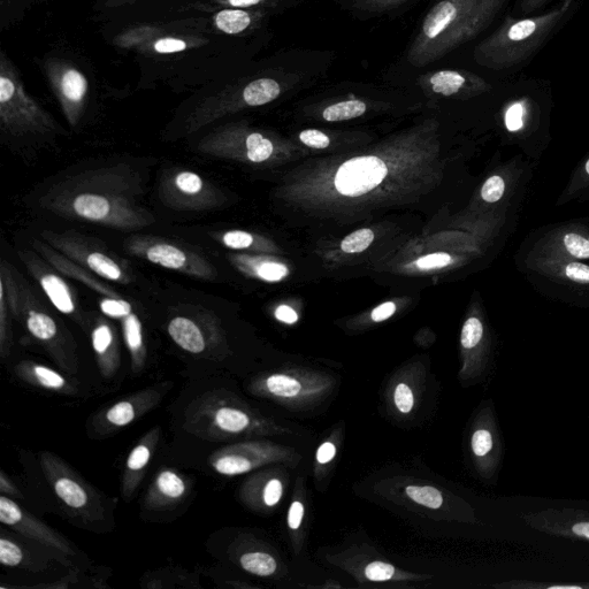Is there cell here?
<instances>
[{
	"mask_svg": "<svg viewBox=\"0 0 589 589\" xmlns=\"http://www.w3.org/2000/svg\"><path fill=\"white\" fill-rule=\"evenodd\" d=\"M142 181L132 168L109 166L83 172L56 183L40 204L68 219L136 231L155 224V217L139 203Z\"/></svg>",
	"mask_w": 589,
	"mask_h": 589,
	"instance_id": "6da1fadb",
	"label": "cell"
},
{
	"mask_svg": "<svg viewBox=\"0 0 589 589\" xmlns=\"http://www.w3.org/2000/svg\"><path fill=\"white\" fill-rule=\"evenodd\" d=\"M508 0H439L410 44L407 60L417 68L435 63L477 38L492 25Z\"/></svg>",
	"mask_w": 589,
	"mask_h": 589,
	"instance_id": "7a4b0ae2",
	"label": "cell"
},
{
	"mask_svg": "<svg viewBox=\"0 0 589 589\" xmlns=\"http://www.w3.org/2000/svg\"><path fill=\"white\" fill-rule=\"evenodd\" d=\"M577 0H563L553 10L527 18L504 19L473 51L476 63L492 71L512 70L529 61L575 12Z\"/></svg>",
	"mask_w": 589,
	"mask_h": 589,
	"instance_id": "3957f363",
	"label": "cell"
},
{
	"mask_svg": "<svg viewBox=\"0 0 589 589\" xmlns=\"http://www.w3.org/2000/svg\"><path fill=\"white\" fill-rule=\"evenodd\" d=\"M33 249L47 259L65 277L79 281L98 296V307L103 315L117 320L121 325L122 335H124L130 359H132L133 371L141 373L145 362H147V346H145L143 323L139 313L136 312L134 304L111 287L106 280L82 269L71 259L53 249L44 240H34Z\"/></svg>",
	"mask_w": 589,
	"mask_h": 589,
	"instance_id": "277c9868",
	"label": "cell"
},
{
	"mask_svg": "<svg viewBox=\"0 0 589 589\" xmlns=\"http://www.w3.org/2000/svg\"><path fill=\"white\" fill-rule=\"evenodd\" d=\"M0 290L9 298L15 319L21 321L27 332L40 342L59 364L70 365L73 342L67 331L43 297L35 292L27 280L3 260L0 264Z\"/></svg>",
	"mask_w": 589,
	"mask_h": 589,
	"instance_id": "5b68a950",
	"label": "cell"
},
{
	"mask_svg": "<svg viewBox=\"0 0 589 589\" xmlns=\"http://www.w3.org/2000/svg\"><path fill=\"white\" fill-rule=\"evenodd\" d=\"M185 428L206 440H227L235 436L264 434L270 430V424L231 396L211 392L190 404Z\"/></svg>",
	"mask_w": 589,
	"mask_h": 589,
	"instance_id": "8992f818",
	"label": "cell"
},
{
	"mask_svg": "<svg viewBox=\"0 0 589 589\" xmlns=\"http://www.w3.org/2000/svg\"><path fill=\"white\" fill-rule=\"evenodd\" d=\"M517 270L549 301L589 310V263L550 258H515Z\"/></svg>",
	"mask_w": 589,
	"mask_h": 589,
	"instance_id": "52a82bcc",
	"label": "cell"
},
{
	"mask_svg": "<svg viewBox=\"0 0 589 589\" xmlns=\"http://www.w3.org/2000/svg\"><path fill=\"white\" fill-rule=\"evenodd\" d=\"M515 258H550L589 263V221L543 226L522 243Z\"/></svg>",
	"mask_w": 589,
	"mask_h": 589,
	"instance_id": "ba28073f",
	"label": "cell"
},
{
	"mask_svg": "<svg viewBox=\"0 0 589 589\" xmlns=\"http://www.w3.org/2000/svg\"><path fill=\"white\" fill-rule=\"evenodd\" d=\"M41 237L61 255L99 278L120 285H129L133 282V273L124 260L110 254L101 244L87 237L73 232L52 231H43Z\"/></svg>",
	"mask_w": 589,
	"mask_h": 589,
	"instance_id": "9c48e42d",
	"label": "cell"
},
{
	"mask_svg": "<svg viewBox=\"0 0 589 589\" xmlns=\"http://www.w3.org/2000/svg\"><path fill=\"white\" fill-rule=\"evenodd\" d=\"M130 256L147 260L163 269L185 274L187 277L213 281L217 279V269L210 260L197 252L179 244L156 236L135 235L125 242Z\"/></svg>",
	"mask_w": 589,
	"mask_h": 589,
	"instance_id": "30bf717a",
	"label": "cell"
},
{
	"mask_svg": "<svg viewBox=\"0 0 589 589\" xmlns=\"http://www.w3.org/2000/svg\"><path fill=\"white\" fill-rule=\"evenodd\" d=\"M502 126L512 145L534 162L539 160L550 140L549 121L530 97L512 99L502 111Z\"/></svg>",
	"mask_w": 589,
	"mask_h": 589,
	"instance_id": "8fae6325",
	"label": "cell"
},
{
	"mask_svg": "<svg viewBox=\"0 0 589 589\" xmlns=\"http://www.w3.org/2000/svg\"><path fill=\"white\" fill-rule=\"evenodd\" d=\"M158 194L160 201L175 211H208L221 203V194L213 183L185 168L166 171L160 179Z\"/></svg>",
	"mask_w": 589,
	"mask_h": 589,
	"instance_id": "7c38bea8",
	"label": "cell"
},
{
	"mask_svg": "<svg viewBox=\"0 0 589 589\" xmlns=\"http://www.w3.org/2000/svg\"><path fill=\"white\" fill-rule=\"evenodd\" d=\"M41 464L53 492L68 508L93 520L101 517L99 499L86 481L55 455L43 453Z\"/></svg>",
	"mask_w": 589,
	"mask_h": 589,
	"instance_id": "4fadbf2b",
	"label": "cell"
},
{
	"mask_svg": "<svg viewBox=\"0 0 589 589\" xmlns=\"http://www.w3.org/2000/svg\"><path fill=\"white\" fill-rule=\"evenodd\" d=\"M18 256L52 307L73 318L81 326H87V318L80 311L78 297L70 283L65 280V275L36 250H20Z\"/></svg>",
	"mask_w": 589,
	"mask_h": 589,
	"instance_id": "5bb4252c",
	"label": "cell"
},
{
	"mask_svg": "<svg viewBox=\"0 0 589 589\" xmlns=\"http://www.w3.org/2000/svg\"><path fill=\"white\" fill-rule=\"evenodd\" d=\"M2 124L7 133L22 136L44 134L52 129L50 119L24 96L17 93L14 83L6 76L0 78Z\"/></svg>",
	"mask_w": 589,
	"mask_h": 589,
	"instance_id": "9a60e30c",
	"label": "cell"
},
{
	"mask_svg": "<svg viewBox=\"0 0 589 589\" xmlns=\"http://www.w3.org/2000/svg\"><path fill=\"white\" fill-rule=\"evenodd\" d=\"M283 451L266 442H241L226 446L210 457L214 472L221 476L235 477L246 474L260 466L280 462Z\"/></svg>",
	"mask_w": 589,
	"mask_h": 589,
	"instance_id": "2e32d148",
	"label": "cell"
},
{
	"mask_svg": "<svg viewBox=\"0 0 589 589\" xmlns=\"http://www.w3.org/2000/svg\"><path fill=\"white\" fill-rule=\"evenodd\" d=\"M167 333L178 347L193 355L205 354L219 339L217 321L201 310L193 315L174 316L167 325Z\"/></svg>",
	"mask_w": 589,
	"mask_h": 589,
	"instance_id": "e0dca14e",
	"label": "cell"
},
{
	"mask_svg": "<svg viewBox=\"0 0 589 589\" xmlns=\"http://www.w3.org/2000/svg\"><path fill=\"white\" fill-rule=\"evenodd\" d=\"M418 83L426 93L445 98H469L492 89L484 78L465 70L427 72L419 76Z\"/></svg>",
	"mask_w": 589,
	"mask_h": 589,
	"instance_id": "ac0fdd59",
	"label": "cell"
},
{
	"mask_svg": "<svg viewBox=\"0 0 589 589\" xmlns=\"http://www.w3.org/2000/svg\"><path fill=\"white\" fill-rule=\"evenodd\" d=\"M0 522L61 554L74 555L73 549L63 537L5 495L0 496Z\"/></svg>",
	"mask_w": 589,
	"mask_h": 589,
	"instance_id": "d6986e66",
	"label": "cell"
},
{
	"mask_svg": "<svg viewBox=\"0 0 589 589\" xmlns=\"http://www.w3.org/2000/svg\"><path fill=\"white\" fill-rule=\"evenodd\" d=\"M387 166L378 157L348 160L336 173V189L344 196L358 197L370 193L387 177Z\"/></svg>",
	"mask_w": 589,
	"mask_h": 589,
	"instance_id": "ffe728a7",
	"label": "cell"
},
{
	"mask_svg": "<svg viewBox=\"0 0 589 589\" xmlns=\"http://www.w3.org/2000/svg\"><path fill=\"white\" fill-rule=\"evenodd\" d=\"M106 316L97 313L87 318L91 346L95 351L99 371L105 378H113L120 366V342L117 328Z\"/></svg>",
	"mask_w": 589,
	"mask_h": 589,
	"instance_id": "44dd1931",
	"label": "cell"
},
{
	"mask_svg": "<svg viewBox=\"0 0 589 589\" xmlns=\"http://www.w3.org/2000/svg\"><path fill=\"white\" fill-rule=\"evenodd\" d=\"M326 387V382L319 384L318 380L309 384V379L294 376L290 373H274L266 377L257 385V390L264 395L283 401L307 399L310 395H317Z\"/></svg>",
	"mask_w": 589,
	"mask_h": 589,
	"instance_id": "7402d4cb",
	"label": "cell"
},
{
	"mask_svg": "<svg viewBox=\"0 0 589 589\" xmlns=\"http://www.w3.org/2000/svg\"><path fill=\"white\" fill-rule=\"evenodd\" d=\"M159 435V428H154L130 451L125 466L124 483H122V494L127 501L132 499L136 488L141 484L145 468L149 465L158 445Z\"/></svg>",
	"mask_w": 589,
	"mask_h": 589,
	"instance_id": "603a6c76",
	"label": "cell"
},
{
	"mask_svg": "<svg viewBox=\"0 0 589 589\" xmlns=\"http://www.w3.org/2000/svg\"><path fill=\"white\" fill-rule=\"evenodd\" d=\"M537 529L564 535V537L581 538L589 541V516L575 511H547L529 520Z\"/></svg>",
	"mask_w": 589,
	"mask_h": 589,
	"instance_id": "cb8c5ba5",
	"label": "cell"
},
{
	"mask_svg": "<svg viewBox=\"0 0 589 589\" xmlns=\"http://www.w3.org/2000/svg\"><path fill=\"white\" fill-rule=\"evenodd\" d=\"M160 394L156 390H143L133 396L127 397L104 413L106 425L113 428H121L133 424L135 420L145 412L155 408L160 401Z\"/></svg>",
	"mask_w": 589,
	"mask_h": 589,
	"instance_id": "d4e9b609",
	"label": "cell"
},
{
	"mask_svg": "<svg viewBox=\"0 0 589 589\" xmlns=\"http://www.w3.org/2000/svg\"><path fill=\"white\" fill-rule=\"evenodd\" d=\"M188 492L186 480L178 472L170 469L160 471L150 487L147 496L148 506L151 508H166L175 506Z\"/></svg>",
	"mask_w": 589,
	"mask_h": 589,
	"instance_id": "484cf974",
	"label": "cell"
},
{
	"mask_svg": "<svg viewBox=\"0 0 589 589\" xmlns=\"http://www.w3.org/2000/svg\"><path fill=\"white\" fill-rule=\"evenodd\" d=\"M15 373L30 385L52 390V392L74 393L70 382L48 366L34 362H22L15 367Z\"/></svg>",
	"mask_w": 589,
	"mask_h": 589,
	"instance_id": "4316f807",
	"label": "cell"
},
{
	"mask_svg": "<svg viewBox=\"0 0 589 589\" xmlns=\"http://www.w3.org/2000/svg\"><path fill=\"white\" fill-rule=\"evenodd\" d=\"M471 450L481 469L487 473L495 471L499 463V440L493 426L481 425L474 430L471 436Z\"/></svg>",
	"mask_w": 589,
	"mask_h": 589,
	"instance_id": "83f0119b",
	"label": "cell"
},
{
	"mask_svg": "<svg viewBox=\"0 0 589 589\" xmlns=\"http://www.w3.org/2000/svg\"><path fill=\"white\" fill-rule=\"evenodd\" d=\"M60 90L66 105L67 117L74 126L79 118V107L87 95L88 82L80 72L70 70L61 79Z\"/></svg>",
	"mask_w": 589,
	"mask_h": 589,
	"instance_id": "f1b7e54d",
	"label": "cell"
},
{
	"mask_svg": "<svg viewBox=\"0 0 589 589\" xmlns=\"http://www.w3.org/2000/svg\"><path fill=\"white\" fill-rule=\"evenodd\" d=\"M283 91V84L278 78H260L251 81L242 90L244 103L247 106H263L278 99Z\"/></svg>",
	"mask_w": 589,
	"mask_h": 589,
	"instance_id": "f546056e",
	"label": "cell"
},
{
	"mask_svg": "<svg viewBox=\"0 0 589 589\" xmlns=\"http://www.w3.org/2000/svg\"><path fill=\"white\" fill-rule=\"evenodd\" d=\"M589 189V154L580 160L575 170L571 174V177L566 183L562 194L558 196L555 204L556 208H562V206L571 202H576L579 197L586 193Z\"/></svg>",
	"mask_w": 589,
	"mask_h": 589,
	"instance_id": "4dcf8cb0",
	"label": "cell"
},
{
	"mask_svg": "<svg viewBox=\"0 0 589 589\" xmlns=\"http://www.w3.org/2000/svg\"><path fill=\"white\" fill-rule=\"evenodd\" d=\"M461 344L465 351L473 356H479V349L487 347V332L484 320L478 316H472L465 321L462 328Z\"/></svg>",
	"mask_w": 589,
	"mask_h": 589,
	"instance_id": "1f68e13d",
	"label": "cell"
},
{
	"mask_svg": "<svg viewBox=\"0 0 589 589\" xmlns=\"http://www.w3.org/2000/svg\"><path fill=\"white\" fill-rule=\"evenodd\" d=\"M366 111L367 104L363 99L350 98L327 105L321 116L328 122H339L362 117Z\"/></svg>",
	"mask_w": 589,
	"mask_h": 589,
	"instance_id": "d6a6232c",
	"label": "cell"
},
{
	"mask_svg": "<svg viewBox=\"0 0 589 589\" xmlns=\"http://www.w3.org/2000/svg\"><path fill=\"white\" fill-rule=\"evenodd\" d=\"M217 27L228 35H236L246 32L252 25L254 17L244 10H224L214 18Z\"/></svg>",
	"mask_w": 589,
	"mask_h": 589,
	"instance_id": "836d02e7",
	"label": "cell"
},
{
	"mask_svg": "<svg viewBox=\"0 0 589 589\" xmlns=\"http://www.w3.org/2000/svg\"><path fill=\"white\" fill-rule=\"evenodd\" d=\"M241 568L258 577H270L277 572L278 563L275 558L263 552H249L240 557Z\"/></svg>",
	"mask_w": 589,
	"mask_h": 589,
	"instance_id": "e575fe53",
	"label": "cell"
},
{
	"mask_svg": "<svg viewBox=\"0 0 589 589\" xmlns=\"http://www.w3.org/2000/svg\"><path fill=\"white\" fill-rule=\"evenodd\" d=\"M12 307L3 290H0V355L5 359L10 354L13 342Z\"/></svg>",
	"mask_w": 589,
	"mask_h": 589,
	"instance_id": "d590c367",
	"label": "cell"
},
{
	"mask_svg": "<svg viewBox=\"0 0 589 589\" xmlns=\"http://www.w3.org/2000/svg\"><path fill=\"white\" fill-rule=\"evenodd\" d=\"M410 0H346L349 9L366 15H381L392 12Z\"/></svg>",
	"mask_w": 589,
	"mask_h": 589,
	"instance_id": "8d00e7d4",
	"label": "cell"
},
{
	"mask_svg": "<svg viewBox=\"0 0 589 589\" xmlns=\"http://www.w3.org/2000/svg\"><path fill=\"white\" fill-rule=\"evenodd\" d=\"M405 494H407L411 501L419 504V506L433 510L441 508L443 502H445L443 494L439 489L431 486H408L405 488Z\"/></svg>",
	"mask_w": 589,
	"mask_h": 589,
	"instance_id": "74e56055",
	"label": "cell"
},
{
	"mask_svg": "<svg viewBox=\"0 0 589 589\" xmlns=\"http://www.w3.org/2000/svg\"><path fill=\"white\" fill-rule=\"evenodd\" d=\"M221 246L232 250H247L255 246L254 235L243 231H228L212 234Z\"/></svg>",
	"mask_w": 589,
	"mask_h": 589,
	"instance_id": "f35d334b",
	"label": "cell"
},
{
	"mask_svg": "<svg viewBox=\"0 0 589 589\" xmlns=\"http://www.w3.org/2000/svg\"><path fill=\"white\" fill-rule=\"evenodd\" d=\"M374 240V234L371 229H359V231L350 234L341 243L343 251L348 254H359L371 246Z\"/></svg>",
	"mask_w": 589,
	"mask_h": 589,
	"instance_id": "ab89813d",
	"label": "cell"
},
{
	"mask_svg": "<svg viewBox=\"0 0 589 589\" xmlns=\"http://www.w3.org/2000/svg\"><path fill=\"white\" fill-rule=\"evenodd\" d=\"M25 554L17 543L3 537L0 539V563L15 568L24 562Z\"/></svg>",
	"mask_w": 589,
	"mask_h": 589,
	"instance_id": "60d3db41",
	"label": "cell"
},
{
	"mask_svg": "<svg viewBox=\"0 0 589 589\" xmlns=\"http://www.w3.org/2000/svg\"><path fill=\"white\" fill-rule=\"evenodd\" d=\"M396 572L397 571L395 566L392 564L385 562H372L366 566L364 575L367 580L381 583V581H388L393 579L396 575Z\"/></svg>",
	"mask_w": 589,
	"mask_h": 589,
	"instance_id": "b9f144b4",
	"label": "cell"
},
{
	"mask_svg": "<svg viewBox=\"0 0 589 589\" xmlns=\"http://www.w3.org/2000/svg\"><path fill=\"white\" fill-rule=\"evenodd\" d=\"M394 402L397 410L403 415H408L415 407V395L407 384H399L395 388Z\"/></svg>",
	"mask_w": 589,
	"mask_h": 589,
	"instance_id": "7bdbcfd3",
	"label": "cell"
},
{
	"mask_svg": "<svg viewBox=\"0 0 589 589\" xmlns=\"http://www.w3.org/2000/svg\"><path fill=\"white\" fill-rule=\"evenodd\" d=\"M283 495V485L281 480L273 478L267 481L263 491V502L266 507L273 508L281 501Z\"/></svg>",
	"mask_w": 589,
	"mask_h": 589,
	"instance_id": "ee69618b",
	"label": "cell"
},
{
	"mask_svg": "<svg viewBox=\"0 0 589 589\" xmlns=\"http://www.w3.org/2000/svg\"><path fill=\"white\" fill-rule=\"evenodd\" d=\"M300 139L308 147L316 149H325L331 143L330 137L317 129L304 130L300 134Z\"/></svg>",
	"mask_w": 589,
	"mask_h": 589,
	"instance_id": "f6af8a7d",
	"label": "cell"
},
{
	"mask_svg": "<svg viewBox=\"0 0 589 589\" xmlns=\"http://www.w3.org/2000/svg\"><path fill=\"white\" fill-rule=\"evenodd\" d=\"M450 263L451 257L447 254H433L417 260V266L423 270L441 269V267H446Z\"/></svg>",
	"mask_w": 589,
	"mask_h": 589,
	"instance_id": "bcb514c9",
	"label": "cell"
},
{
	"mask_svg": "<svg viewBox=\"0 0 589 589\" xmlns=\"http://www.w3.org/2000/svg\"><path fill=\"white\" fill-rule=\"evenodd\" d=\"M304 514V504L300 501H294L288 511V526L290 530L297 531L300 529Z\"/></svg>",
	"mask_w": 589,
	"mask_h": 589,
	"instance_id": "7dc6e473",
	"label": "cell"
},
{
	"mask_svg": "<svg viewBox=\"0 0 589 589\" xmlns=\"http://www.w3.org/2000/svg\"><path fill=\"white\" fill-rule=\"evenodd\" d=\"M187 49L186 42L181 40H175V38H163V40H159L155 44V50L158 53H177L181 51H185Z\"/></svg>",
	"mask_w": 589,
	"mask_h": 589,
	"instance_id": "c3c4849f",
	"label": "cell"
},
{
	"mask_svg": "<svg viewBox=\"0 0 589 589\" xmlns=\"http://www.w3.org/2000/svg\"><path fill=\"white\" fill-rule=\"evenodd\" d=\"M552 0H519L517 11L520 15H530L538 12Z\"/></svg>",
	"mask_w": 589,
	"mask_h": 589,
	"instance_id": "681fc988",
	"label": "cell"
},
{
	"mask_svg": "<svg viewBox=\"0 0 589 589\" xmlns=\"http://www.w3.org/2000/svg\"><path fill=\"white\" fill-rule=\"evenodd\" d=\"M336 453H338V449H336L334 443L324 442L317 450V462L319 464L330 463L334 460Z\"/></svg>",
	"mask_w": 589,
	"mask_h": 589,
	"instance_id": "f907efd6",
	"label": "cell"
},
{
	"mask_svg": "<svg viewBox=\"0 0 589 589\" xmlns=\"http://www.w3.org/2000/svg\"><path fill=\"white\" fill-rule=\"evenodd\" d=\"M395 311L396 307L393 302L381 304L380 307L374 309L372 312V319L376 321V323H380V321H384L392 317Z\"/></svg>",
	"mask_w": 589,
	"mask_h": 589,
	"instance_id": "816d5d0a",
	"label": "cell"
},
{
	"mask_svg": "<svg viewBox=\"0 0 589 589\" xmlns=\"http://www.w3.org/2000/svg\"><path fill=\"white\" fill-rule=\"evenodd\" d=\"M0 492L5 496L17 497V499L24 497L12 481L5 476L3 471L0 473Z\"/></svg>",
	"mask_w": 589,
	"mask_h": 589,
	"instance_id": "f5cc1de1",
	"label": "cell"
},
{
	"mask_svg": "<svg viewBox=\"0 0 589 589\" xmlns=\"http://www.w3.org/2000/svg\"><path fill=\"white\" fill-rule=\"evenodd\" d=\"M275 317L282 321V323L289 325L295 324L298 320L297 313L292 308L286 307V305H282V307L275 311Z\"/></svg>",
	"mask_w": 589,
	"mask_h": 589,
	"instance_id": "db71d44e",
	"label": "cell"
},
{
	"mask_svg": "<svg viewBox=\"0 0 589 589\" xmlns=\"http://www.w3.org/2000/svg\"><path fill=\"white\" fill-rule=\"evenodd\" d=\"M587 201H589V189L586 191V193L581 195L578 200V202H587Z\"/></svg>",
	"mask_w": 589,
	"mask_h": 589,
	"instance_id": "11a10c76",
	"label": "cell"
}]
</instances>
